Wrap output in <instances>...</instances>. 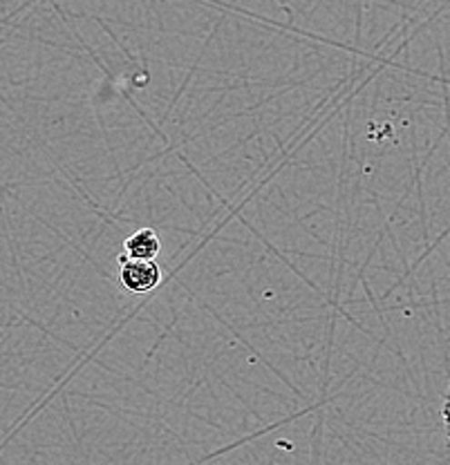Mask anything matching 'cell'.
<instances>
[{"instance_id": "cell-2", "label": "cell", "mask_w": 450, "mask_h": 465, "mask_svg": "<svg viewBox=\"0 0 450 465\" xmlns=\"http://www.w3.org/2000/svg\"><path fill=\"white\" fill-rule=\"evenodd\" d=\"M162 253V240L153 229L135 231L128 240L124 242V255L130 260L157 262Z\"/></svg>"}, {"instance_id": "cell-1", "label": "cell", "mask_w": 450, "mask_h": 465, "mask_svg": "<svg viewBox=\"0 0 450 465\" xmlns=\"http://www.w3.org/2000/svg\"><path fill=\"white\" fill-rule=\"evenodd\" d=\"M117 280L128 293H150L162 284V266L157 262L130 260L124 253L117 258Z\"/></svg>"}, {"instance_id": "cell-3", "label": "cell", "mask_w": 450, "mask_h": 465, "mask_svg": "<svg viewBox=\"0 0 450 465\" xmlns=\"http://www.w3.org/2000/svg\"><path fill=\"white\" fill-rule=\"evenodd\" d=\"M442 420H444V430H446V439H448V443H450V382H448V387H446V394H444Z\"/></svg>"}]
</instances>
